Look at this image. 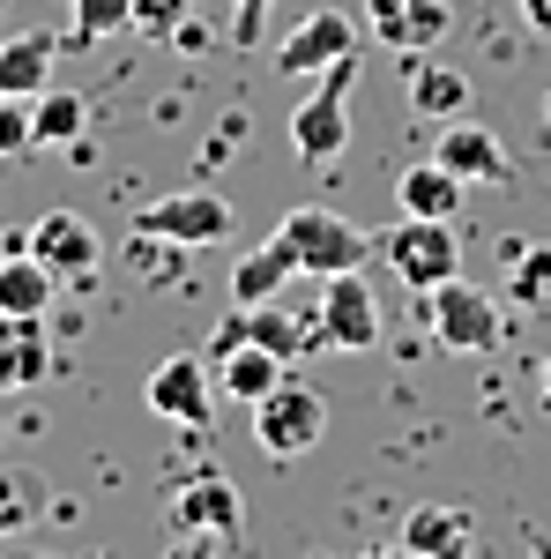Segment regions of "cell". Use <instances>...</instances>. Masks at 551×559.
<instances>
[{
  "instance_id": "30bf717a",
  "label": "cell",
  "mask_w": 551,
  "mask_h": 559,
  "mask_svg": "<svg viewBox=\"0 0 551 559\" xmlns=\"http://www.w3.org/2000/svg\"><path fill=\"white\" fill-rule=\"evenodd\" d=\"M23 247H31L60 284H83V276H97V261H105V247H97V231H89L83 210H45Z\"/></svg>"
},
{
  "instance_id": "9a60e30c",
  "label": "cell",
  "mask_w": 551,
  "mask_h": 559,
  "mask_svg": "<svg viewBox=\"0 0 551 559\" xmlns=\"http://www.w3.org/2000/svg\"><path fill=\"white\" fill-rule=\"evenodd\" d=\"M52 52H60V31H15V38H0V97L52 90Z\"/></svg>"
},
{
  "instance_id": "d6986e66",
  "label": "cell",
  "mask_w": 551,
  "mask_h": 559,
  "mask_svg": "<svg viewBox=\"0 0 551 559\" xmlns=\"http://www.w3.org/2000/svg\"><path fill=\"white\" fill-rule=\"evenodd\" d=\"M410 112L418 120H463L469 112V75L440 60H410Z\"/></svg>"
},
{
  "instance_id": "7c38bea8",
  "label": "cell",
  "mask_w": 551,
  "mask_h": 559,
  "mask_svg": "<svg viewBox=\"0 0 551 559\" xmlns=\"http://www.w3.org/2000/svg\"><path fill=\"white\" fill-rule=\"evenodd\" d=\"M366 23H373V38L395 45V52H432V45L455 31V8L447 0H366Z\"/></svg>"
},
{
  "instance_id": "d4e9b609",
  "label": "cell",
  "mask_w": 551,
  "mask_h": 559,
  "mask_svg": "<svg viewBox=\"0 0 551 559\" xmlns=\"http://www.w3.org/2000/svg\"><path fill=\"white\" fill-rule=\"evenodd\" d=\"M45 508H52L45 477L23 471V463H8V471H0V537H8V530H23V522H38Z\"/></svg>"
},
{
  "instance_id": "e575fe53",
  "label": "cell",
  "mask_w": 551,
  "mask_h": 559,
  "mask_svg": "<svg viewBox=\"0 0 551 559\" xmlns=\"http://www.w3.org/2000/svg\"><path fill=\"white\" fill-rule=\"evenodd\" d=\"M544 120H551V97H544Z\"/></svg>"
},
{
  "instance_id": "44dd1931",
  "label": "cell",
  "mask_w": 551,
  "mask_h": 559,
  "mask_svg": "<svg viewBox=\"0 0 551 559\" xmlns=\"http://www.w3.org/2000/svg\"><path fill=\"white\" fill-rule=\"evenodd\" d=\"M284 276H298L291 247H284V239L254 247V254L231 269V306H261V299H276V292H284Z\"/></svg>"
},
{
  "instance_id": "484cf974",
  "label": "cell",
  "mask_w": 551,
  "mask_h": 559,
  "mask_svg": "<svg viewBox=\"0 0 551 559\" xmlns=\"http://www.w3.org/2000/svg\"><path fill=\"white\" fill-rule=\"evenodd\" d=\"M134 23V0H75V31L60 45H75V52H89L97 38H120Z\"/></svg>"
},
{
  "instance_id": "4316f807",
  "label": "cell",
  "mask_w": 551,
  "mask_h": 559,
  "mask_svg": "<svg viewBox=\"0 0 551 559\" xmlns=\"http://www.w3.org/2000/svg\"><path fill=\"white\" fill-rule=\"evenodd\" d=\"M31 150H38L31 97H0V157H31Z\"/></svg>"
},
{
  "instance_id": "8fae6325",
  "label": "cell",
  "mask_w": 551,
  "mask_h": 559,
  "mask_svg": "<svg viewBox=\"0 0 551 559\" xmlns=\"http://www.w3.org/2000/svg\"><path fill=\"white\" fill-rule=\"evenodd\" d=\"M350 52H358V23H350L343 8H313L291 38L276 45V68L298 83V75H321V68H336V60H350Z\"/></svg>"
},
{
  "instance_id": "836d02e7",
  "label": "cell",
  "mask_w": 551,
  "mask_h": 559,
  "mask_svg": "<svg viewBox=\"0 0 551 559\" xmlns=\"http://www.w3.org/2000/svg\"><path fill=\"white\" fill-rule=\"evenodd\" d=\"M373 559H403V552H373Z\"/></svg>"
},
{
  "instance_id": "4fadbf2b",
  "label": "cell",
  "mask_w": 551,
  "mask_h": 559,
  "mask_svg": "<svg viewBox=\"0 0 551 559\" xmlns=\"http://www.w3.org/2000/svg\"><path fill=\"white\" fill-rule=\"evenodd\" d=\"M52 373V336L38 313H0V395L38 388Z\"/></svg>"
},
{
  "instance_id": "5b68a950",
  "label": "cell",
  "mask_w": 551,
  "mask_h": 559,
  "mask_svg": "<svg viewBox=\"0 0 551 559\" xmlns=\"http://www.w3.org/2000/svg\"><path fill=\"white\" fill-rule=\"evenodd\" d=\"M381 254L410 292H432V284H447V276L463 269V239H455L447 216H395V231L381 239Z\"/></svg>"
},
{
  "instance_id": "d6a6232c",
  "label": "cell",
  "mask_w": 551,
  "mask_h": 559,
  "mask_svg": "<svg viewBox=\"0 0 551 559\" xmlns=\"http://www.w3.org/2000/svg\"><path fill=\"white\" fill-rule=\"evenodd\" d=\"M544 395H551V358H544Z\"/></svg>"
},
{
  "instance_id": "e0dca14e",
  "label": "cell",
  "mask_w": 551,
  "mask_h": 559,
  "mask_svg": "<svg viewBox=\"0 0 551 559\" xmlns=\"http://www.w3.org/2000/svg\"><path fill=\"white\" fill-rule=\"evenodd\" d=\"M284 373H291V366H284L268 344H254V336H247L231 358H216V395H231V403H247V411H254V403L284 381Z\"/></svg>"
},
{
  "instance_id": "9c48e42d",
  "label": "cell",
  "mask_w": 551,
  "mask_h": 559,
  "mask_svg": "<svg viewBox=\"0 0 551 559\" xmlns=\"http://www.w3.org/2000/svg\"><path fill=\"white\" fill-rule=\"evenodd\" d=\"M149 411L157 418H171V426H187V432H202L209 426V411H216V395H209V358H194V350H171L165 366L149 373Z\"/></svg>"
},
{
  "instance_id": "5bb4252c",
  "label": "cell",
  "mask_w": 551,
  "mask_h": 559,
  "mask_svg": "<svg viewBox=\"0 0 551 559\" xmlns=\"http://www.w3.org/2000/svg\"><path fill=\"white\" fill-rule=\"evenodd\" d=\"M171 522L179 530H209V537H239V522H247V500H239V485H224V477H194L179 500H171Z\"/></svg>"
},
{
  "instance_id": "7402d4cb",
  "label": "cell",
  "mask_w": 551,
  "mask_h": 559,
  "mask_svg": "<svg viewBox=\"0 0 551 559\" xmlns=\"http://www.w3.org/2000/svg\"><path fill=\"white\" fill-rule=\"evenodd\" d=\"M247 329H254V344H268L284 366L291 358H306V350L321 344V321H298V313H284L276 299H261V306H247Z\"/></svg>"
},
{
  "instance_id": "cb8c5ba5",
  "label": "cell",
  "mask_w": 551,
  "mask_h": 559,
  "mask_svg": "<svg viewBox=\"0 0 551 559\" xmlns=\"http://www.w3.org/2000/svg\"><path fill=\"white\" fill-rule=\"evenodd\" d=\"M507 299L551 313V247H507Z\"/></svg>"
},
{
  "instance_id": "1f68e13d",
  "label": "cell",
  "mask_w": 551,
  "mask_h": 559,
  "mask_svg": "<svg viewBox=\"0 0 551 559\" xmlns=\"http://www.w3.org/2000/svg\"><path fill=\"white\" fill-rule=\"evenodd\" d=\"M529 552H537V559H551V537H544V530H529Z\"/></svg>"
},
{
  "instance_id": "52a82bcc",
  "label": "cell",
  "mask_w": 551,
  "mask_h": 559,
  "mask_svg": "<svg viewBox=\"0 0 551 559\" xmlns=\"http://www.w3.org/2000/svg\"><path fill=\"white\" fill-rule=\"evenodd\" d=\"M142 239L179 247V254L216 247V239H231V202H224V194H202V187L165 194V202H149V210H142Z\"/></svg>"
},
{
  "instance_id": "8992f818",
  "label": "cell",
  "mask_w": 551,
  "mask_h": 559,
  "mask_svg": "<svg viewBox=\"0 0 551 559\" xmlns=\"http://www.w3.org/2000/svg\"><path fill=\"white\" fill-rule=\"evenodd\" d=\"M321 344L328 350H373L381 344V299H373V284L358 276V269H336V276H321Z\"/></svg>"
},
{
  "instance_id": "83f0119b",
  "label": "cell",
  "mask_w": 551,
  "mask_h": 559,
  "mask_svg": "<svg viewBox=\"0 0 551 559\" xmlns=\"http://www.w3.org/2000/svg\"><path fill=\"white\" fill-rule=\"evenodd\" d=\"M268 8H276V0H231V38L261 45V38H268Z\"/></svg>"
},
{
  "instance_id": "ac0fdd59",
  "label": "cell",
  "mask_w": 551,
  "mask_h": 559,
  "mask_svg": "<svg viewBox=\"0 0 551 559\" xmlns=\"http://www.w3.org/2000/svg\"><path fill=\"white\" fill-rule=\"evenodd\" d=\"M469 530L477 522L463 508H410L403 545H410V559H469Z\"/></svg>"
},
{
  "instance_id": "3957f363",
  "label": "cell",
  "mask_w": 551,
  "mask_h": 559,
  "mask_svg": "<svg viewBox=\"0 0 551 559\" xmlns=\"http://www.w3.org/2000/svg\"><path fill=\"white\" fill-rule=\"evenodd\" d=\"M424 321H432L440 350H455V358L500 350V299H492L484 284H463V276L432 284V292H424Z\"/></svg>"
},
{
  "instance_id": "d590c367",
  "label": "cell",
  "mask_w": 551,
  "mask_h": 559,
  "mask_svg": "<svg viewBox=\"0 0 551 559\" xmlns=\"http://www.w3.org/2000/svg\"><path fill=\"white\" fill-rule=\"evenodd\" d=\"M0 254H8V239H0Z\"/></svg>"
},
{
  "instance_id": "603a6c76",
  "label": "cell",
  "mask_w": 551,
  "mask_h": 559,
  "mask_svg": "<svg viewBox=\"0 0 551 559\" xmlns=\"http://www.w3.org/2000/svg\"><path fill=\"white\" fill-rule=\"evenodd\" d=\"M31 120H38V150H75L89 128V105L75 90H38L31 97Z\"/></svg>"
},
{
  "instance_id": "7a4b0ae2",
  "label": "cell",
  "mask_w": 551,
  "mask_h": 559,
  "mask_svg": "<svg viewBox=\"0 0 551 559\" xmlns=\"http://www.w3.org/2000/svg\"><path fill=\"white\" fill-rule=\"evenodd\" d=\"M321 432H328V403H321V388L291 381V373L254 403V440H261V455H276V463L313 455V448H321Z\"/></svg>"
},
{
  "instance_id": "4dcf8cb0",
  "label": "cell",
  "mask_w": 551,
  "mask_h": 559,
  "mask_svg": "<svg viewBox=\"0 0 551 559\" xmlns=\"http://www.w3.org/2000/svg\"><path fill=\"white\" fill-rule=\"evenodd\" d=\"M514 8H522V23H529L537 38H551V0H514Z\"/></svg>"
},
{
  "instance_id": "2e32d148",
  "label": "cell",
  "mask_w": 551,
  "mask_h": 559,
  "mask_svg": "<svg viewBox=\"0 0 551 559\" xmlns=\"http://www.w3.org/2000/svg\"><path fill=\"white\" fill-rule=\"evenodd\" d=\"M463 194H469V179H455L440 157H418L410 173L395 179V210L403 216H447L455 224L463 216Z\"/></svg>"
},
{
  "instance_id": "277c9868",
  "label": "cell",
  "mask_w": 551,
  "mask_h": 559,
  "mask_svg": "<svg viewBox=\"0 0 551 559\" xmlns=\"http://www.w3.org/2000/svg\"><path fill=\"white\" fill-rule=\"evenodd\" d=\"M276 239L291 247L298 276H336V269H366V231H358L350 216L321 210V202H298V210L276 224Z\"/></svg>"
},
{
  "instance_id": "f1b7e54d",
  "label": "cell",
  "mask_w": 551,
  "mask_h": 559,
  "mask_svg": "<svg viewBox=\"0 0 551 559\" xmlns=\"http://www.w3.org/2000/svg\"><path fill=\"white\" fill-rule=\"evenodd\" d=\"M179 15H187V0H134V23H142L149 38H171Z\"/></svg>"
},
{
  "instance_id": "ba28073f",
  "label": "cell",
  "mask_w": 551,
  "mask_h": 559,
  "mask_svg": "<svg viewBox=\"0 0 551 559\" xmlns=\"http://www.w3.org/2000/svg\"><path fill=\"white\" fill-rule=\"evenodd\" d=\"M432 157L447 165L455 179H469V187H514L522 179V165L507 157V142L484 128V120H440V142H432Z\"/></svg>"
},
{
  "instance_id": "f546056e",
  "label": "cell",
  "mask_w": 551,
  "mask_h": 559,
  "mask_svg": "<svg viewBox=\"0 0 551 559\" xmlns=\"http://www.w3.org/2000/svg\"><path fill=\"white\" fill-rule=\"evenodd\" d=\"M165 559H224V537H209V530H179V545H171Z\"/></svg>"
},
{
  "instance_id": "ffe728a7",
  "label": "cell",
  "mask_w": 551,
  "mask_h": 559,
  "mask_svg": "<svg viewBox=\"0 0 551 559\" xmlns=\"http://www.w3.org/2000/svg\"><path fill=\"white\" fill-rule=\"evenodd\" d=\"M52 292H60V276H52L31 247H23V254H0V313H38L45 321Z\"/></svg>"
},
{
  "instance_id": "6da1fadb",
  "label": "cell",
  "mask_w": 551,
  "mask_h": 559,
  "mask_svg": "<svg viewBox=\"0 0 551 559\" xmlns=\"http://www.w3.org/2000/svg\"><path fill=\"white\" fill-rule=\"evenodd\" d=\"M350 90H358V52L336 60V68H321L313 97H298L291 150L306 157V165H336V157H343V142H350Z\"/></svg>"
}]
</instances>
